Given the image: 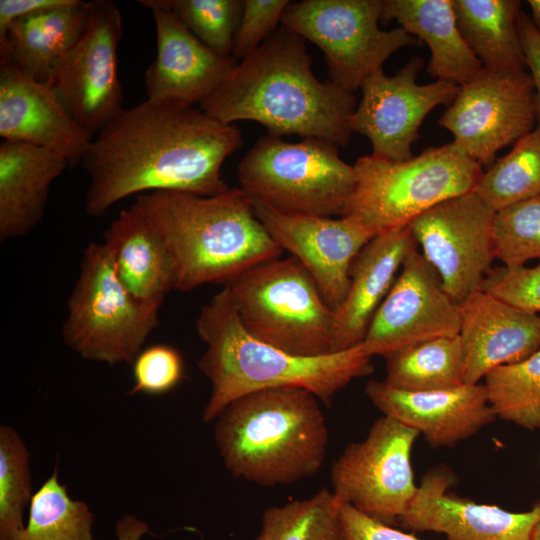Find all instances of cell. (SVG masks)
Returning <instances> with one entry per match:
<instances>
[{
	"instance_id": "cell-1",
	"label": "cell",
	"mask_w": 540,
	"mask_h": 540,
	"mask_svg": "<svg viewBox=\"0 0 540 540\" xmlns=\"http://www.w3.org/2000/svg\"><path fill=\"white\" fill-rule=\"evenodd\" d=\"M242 145L236 125L199 106L146 99L124 108L94 136L81 160L89 176L85 211L100 217L129 196L154 191L223 193L230 187L222 165Z\"/></svg>"
},
{
	"instance_id": "cell-2",
	"label": "cell",
	"mask_w": 540,
	"mask_h": 540,
	"mask_svg": "<svg viewBox=\"0 0 540 540\" xmlns=\"http://www.w3.org/2000/svg\"><path fill=\"white\" fill-rule=\"evenodd\" d=\"M357 104L354 93L315 77L306 40L281 25L199 107L225 124L255 121L271 135L319 138L346 147Z\"/></svg>"
},
{
	"instance_id": "cell-3",
	"label": "cell",
	"mask_w": 540,
	"mask_h": 540,
	"mask_svg": "<svg viewBox=\"0 0 540 540\" xmlns=\"http://www.w3.org/2000/svg\"><path fill=\"white\" fill-rule=\"evenodd\" d=\"M195 328L206 344L198 367L211 384L202 411L206 423L234 400L265 389L303 388L329 404L353 380L373 371L372 357L362 343L328 355L303 357L257 340L242 327L227 287L201 308Z\"/></svg>"
},
{
	"instance_id": "cell-4",
	"label": "cell",
	"mask_w": 540,
	"mask_h": 540,
	"mask_svg": "<svg viewBox=\"0 0 540 540\" xmlns=\"http://www.w3.org/2000/svg\"><path fill=\"white\" fill-rule=\"evenodd\" d=\"M134 204L165 240L178 291L207 283L224 286L283 252L241 188L213 196L154 191L136 196Z\"/></svg>"
},
{
	"instance_id": "cell-5",
	"label": "cell",
	"mask_w": 540,
	"mask_h": 540,
	"mask_svg": "<svg viewBox=\"0 0 540 540\" xmlns=\"http://www.w3.org/2000/svg\"><path fill=\"white\" fill-rule=\"evenodd\" d=\"M214 442L232 476L274 487L319 472L329 431L313 393L297 387L273 388L227 405L215 419Z\"/></svg>"
},
{
	"instance_id": "cell-6",
	"label": "cell",
	"mask_w": 540,
	"mask_h": 540,
	"mask_svg": "<svg viewBox=\"0 0 540 540\" xmlns=\"http://www.w3.org/2000/svg\"><path fill=\"white\" fill-rule=\"evenodd\" d=\"M354 168L356 185L342 217L374 236L406 227L433 206L474 191L483 174L482 166L453 142L405 161L363 156Z\"/></svg>"
},
{
	"instance_id": "cell-7",
	"label": "cell",
	"mask_w": 540,
	"mask_h": 540,
	"mask_svg": "<svg viewBox=\"0 0 540 540\" xmlns=\"http://www.w3.org/2000/svg\"><path fill=\"white\" fill-rule=\"evenodd\" d=\"M244 330L289 354L317 357L334 352V311L295 257L273 259L227 284Z\"/></svg>"
},
{
	"instance_id": "cell-8",
	"label": "cell",
	"mask_w": 540,
	"mask_h": 540,
	"mask_svg": "<svg viewBox=\"0 0 540 540\" xmlns=\"http://www.w3.org/2000/svg\"><path fill=\"white\" fill-rule=\"evenodd\" d=\"M240 188L250 197L288 214L344 215L356 185L354 165L339 147L319 138L297 143L267 134L237 168Z\"/></svg>"
},
{
	"instance_id": "cell-9",
	"label": "cell",
	"mask_w": 540,
	"mask_h": 540,
	"mask_svg": "<svg viewBox=\"0 0 540 540\" xmlns=\"http://www.w3.org/2000/svg\"><path fill=\"white\" fill-rule=\"evenodd\" d=\"M162 304L134 298L118 279L108 246L89 243L67 301L64 343L85 360L133 364L159 326Z\"/></svg>"
},
{
	"instance_id": "cell-10",
	"label": "cell",
	"mask_w": 540,
	"mask_h": 540,
	"mask_svg": "<svg viewBox=\"0 0 540 540\" xmlns=\"http://www.w3.org/2000/svg\"><path fill=\"white\" fill-rule=\"evenodd\" d=\"M383 0H303L286 7L281 25L320 48L330 80L354 93L374 71L420 40L401 27L382 30Z\"/></svg>"
},
{
	"instance_id": "cell-11",
	"label": "cell",
	"mask_w": 540,
	"mask_h": 540,
	"mask_svg": "<svg viewBox=\"0 0 540 540\" xmlns=\"http://www.w3.org/2000/svg\"><path fill=\"white\" fill-rule=\"evenodd\" d=\"M419 436L392 417L375 420L367 436L348 444L332 464L331 491L339 503L384 523L399 520L417 490L411 453Z\"/></svg>"
},
{
	"instance_id": "cell-12",
	"label": "cell",
	"mask_w": 540,
	"mask_h": 540,
	"mask_svg": "<svg viewBox=\"0 0 540 540\" xmlns=\"http://www.w3.org/2000/svg\"><path fill=\"white\" fill-rule=\"evenodd\" d=\"M535 87L526 70L482 67L460 86L438 123L453 143L483 166H491L503 147L536 126Z\"/></svg>"
},
{
	"instance_id": "cell-13",
	"label": "cell",
	"mask_w": 540,
	"mask_h": 540,
	"mask_svg": "<svg viewBox=\"0 0 540 540\" xmlns=\"http://www.w3.org/2000/svg\"><path fill=\"white\" fill-rule=\"evenodd\" d=\"M122 37L118 6L110 0L91 1L82 33L48 81L74 119L94 136L124 109L118 74Z\"/></svg>"
},
{
	"instance_id": "cell-14",
	"label": "cell",
	"mask_w": 540,
	"mask_h": 540,
	"mask_svg": "<svg viewBox=\"0 0 540 540\" xmlns=\"http://www.w3.org/2000/svg\"><path fill=\"white\" fill-rule=\"evenodd\" d=\"M495 214L472 191L433 206L408 225L442 288L458 304L480 289L492 269Z\"/></svg>"
},
{
	"instance_id": "cell-15",
	"label": "cell",
	"mask_w": 540,
	"mask_h": 540,
	"mask_svg": "<svg viewBox=\"0 0 540 540\" xmlns=\"http://www.w3.org/2000/svg\"><path fill=\"white\" fill-rule=\"evenodd\" d=\"M423 65L420 56H413L396 74L388 76L380 68L362 84V98L349 125L352 133L370 140L372 155L391 161L411 159L425 117L439 105L448 107L457 96L460 86L450 81L419 84Z\"/></svg>"
},
{
	"instance_id": "cell-16",
	"label": "cell",
	"mask_w": 540,
	"mask_h": 540,
	"mask_svg": "<svg viewBox=\"0 0 540 540\" xmlns=\"http://www.w3.org/2000/svg\"><path fill=\"white\" fill-rule=\"evenodd\" d=\"M459 330V304L444 291L437 272L417 248L404 260L362 345L371 357L385 358L423 341L459 335Z\"/></svg>"
},
{
	"instance_id": "cell-17",
	"label": "cell",
	"mask_w": 540,
	"mask_h": 540,
	"mask_svg": "<svg viewBox=\"0 0 540 540\" xmlns=\"http://www.w3.org/2000/svg\"><path fill=\"white\" fill-rule=\"evenodd\" d=\"M250 200L271 238L300 261L327 305L336 310L349 290L353 262L374 234L350 217L288 214L258 199Z\"/></svg>"
},
{
	"instance_id": "cell-18",
	"label": "cell",
	"mask_w": 540,
	"mask_h": 540,
	"mask_svg": "<svg viewBox=\"0 0 540 540\" xmlns=\"http://www.w3.org/2000/svg\"><path fill=\"white\" fill-rule=\"evenodd\" d=\"M454 482L453 472L445 466L428 471L398 520L401 525L416 532L442 533L449 540H532L540 501L528 511L512 512L457 496L451 491Z\"/></svg>"
},
{
	"instance_id": "cell-19",
	"label": "cell",
	"mask_w": 540,
	"mask_h": 540,
	"mask_svg": "<svg viewBox=\"0 0 540 540\" xmlns=\"http://www.w3.org/2000/svg\"><path fill=\"white\" fill-rule=\"evenodd\" d=\"M0 136L81 163L94 135L69 113L49 82H41L10 62H0Z\"/></svg>"
},
{
	"instance_id": "cell-20",
	"label": "cell",
	"mask_w": 540,
	"mask_h": 540,
	"mask_svg": "<svg viewBox=\"0 0 540 540\" xmlns=\"http://www.w3.org/2000/svg\"><path fill=\"white\" fill-rule=\"evenodd\" d=\"M365 393L383 415L416 430L433 447H454L497 418L481 383L411 392L370 380Z\"/></svg>"
},
{
	"instance_id": "cell-21",
	"label": "cell",
	"mask_w": 540,
	"mask_h": 540,
	"mask_svg": "<svg viewBox=\"0 0 540 540\" xmlns=\"http://www.w3.org/2000/svg\"><path fill=\"white\" fill-rule=\"evenodd\" d=\"M151 11L156 56L144 75L147 99L199 106L224 83L239 61L214 52L171 12Z\"/></svg>"
},
{
	"instance_id": "cell-22",
	"label": "cell",
	"mask_w": 540,
	"mask_h": 540,
	"mask_svg": "<svg viewBox=\"0 0 540 540\" xmlns=\"http://www.w3.org/2000/svg\"><path fill=\"white\" fill-rule=\"evenodd\" d=\"M464 384L540 349V316L481 289L459 303Z\"/></svg>"
},
{
	"instance_id": "cell-23",
	"label": "cell",
	"mask_w": 540,
	"mask_h": 540,
	"mask_svg": "<svg viewBox=\"0 0 540 540\" xmlns=\"http://www.w3.org/2000/svg\"><path fill=\"white\" fill-rule=\"evenodd\" d=\"M418 244L408 226L372 238L351 268L347 295L334 310V352L361 344L408 254Z\"/></svg>"
},
{
	"instance_id": "cell-24",
	"label": "cell",
	"mask_w": 540,
	"mask_h": 540,
	"mask_svg": "<svg viewBox=\"0 0 540 540\" xmlns=\"http://www.w3.org/2000/svg\"><path fill=\"white\" fill-rule=\"evenodd\" d=\"M69 166L61 155L24 142L0 144V240L28 234L43 218L52 183Z\"/></svg>"
},
{
	"instance_id": "cell-25",
	"label": "cell",
	"mask_w": 540,
	"mask_h": 540,
	"mask_svg": "<svg viewBox=\"0 0 540 540\" xmlns=\"http://www.w3.org/2000/svg\"><path fill=\"white\" fill-rule=\"evenodd\" d=\"M116 275L142 302L163 303L175 286V264L159 232L133 204L120 211L104 232Z\"/></svg>"
},
{
	"instance_id": "cell-26",
	"label": "cell",
	"mask_w": 540,
	"mask_h": 540,
	"mask_svg": "<svg viewBox=\"0 0 540 540\" xmlns=\"http://www.w3.org/2000/svg\"><path fill=\"white\" fill-rule=\"evenodd\" d=\"M392 20L428 45L427 72L436 80L461 86L483 67L460 34L453 0H383L380 22Z\"/></svg>"
},
{
	"instance_id": "cell-27",
	"label": "cell",
	"mask_w": 540,
	"mask_h": 540,
	"mask_svg": "<svg viewBox=\"0 0 540 540\" xmlns=\"http://www.w3.org/2000/svg\"><path fill=\"white\" fill-rule=\"evenodd\" d=\"M90 7L91 1L71 0L15 20L0 46V62L48 82L57 62L82 33Z\"/></svg>"
},
{
	"instance_id": "cell-28",
	"label": "cell",
	"mask_w": 540,
	"mask_h": 540,
	"mask_svg": "<svg viewBox=\"0 0 540 540\" xmlns=\"http://www.w3.org/2000/svg\"><path fill=\"white\" fill-rule=\"evenodd\" d=\"M457 27L483 67L526 70L518 31L519 0H453Z\"/></svg>"
},
{
	"instance_id": "cell-29",
	"label": "cell",
	"mask_w": 540,
	"mask_h": 540,
	"mask_svg": "<svg viewBox=\"0 0 540 540\" xmlns=\"http://www.w3.org/2000/svg\"><path fill=\"white\" fill-rule=\"evenodd\" d=\"M385 359L384 381L398 390L431 391L464 384L463 349L459 335L423 341Z\"/></svg>"
},
{
	"instance_id": "cell-30",
	"label": "cell",
	"mask_w": 540,
	"mask_h": 540,
	"mask_svg": "<svg viewBox=\"0 0 540 540\" xmlns=\"http://www.w3.org/2000/svg\"><path fill=\"white\" fill-rule=\"evenodd\" d=\"M474 192L494 211L540 195V122L483 171Z\"/></svg>"
},
{
	"instance_id": "cell-31",
	"label": "cell",
	"mask_w": 540,
	"mask_h": 540,
	"mask_svg": "<svg viewBox=\"0 0 540 540\" xmlns=\"http://www.w3.org/2000/svg\"><path fill=\"white\" fill-rule=\"evenodd\" d=\"M341 504L328 488L267 508L255 540H345Z\"/></svg>"
},
{
	"instance_id": "cell-32",
	"label": "cell",
	"mask_w": 540,
	"mask_h": 540,
	"mask_svg": "<svg viewBox=\"0 0 540 540\" xmlns=\"http://www.w3.org/2000/svg\"><path fill=\"white\" fill-rule=\"evenodd\" d=\"M29 505L28 523L17 540H98L93 513L84 501L70 498L57 466Z\"/></svg>"
},
{
	"instance_id": "cell-33",
	"label": "cell",
	"mask_w": 540,
	"mask_h": 540,
	"mask_svg": "<svg viewBox=\"0 0 540 540\" xmlns=\"http://www.w3.org/2000/svg\"><path fill=\"white\" fill-rule=\"evenodd\" d=\"M483 380L496 417L527 430L540 429V349L491 370Z\"/></svg>"
},
{
	"instance_id": "cell-34",
	"label": "cell",
	"mask_w": 540,
	"mask_h": 540,
	"mask_svg": "<svg viewBox=\"0 0 540 540\" xmlns=\"http://www.w3.org/2000/svg\"><path fill=\"white\" fill-rule=\"evenodd\" d=\"M28 448L11 426H0V540H17L32 495Z\"/></svg>"
},
{
	"instance_id": "cell-35",
	"label": "cell",
	"mask_w": 540,
	"mask_h": 540,
	"mask_svg": "<svg viewBox=\"0 0 540 540\" xmlns=\"http://www.w3.org/2000/svg\"><path fill=\"white\" fill-rule=\"evenodd\" d=\"M139 3L150 10L171 12L214 52L232 55L244 0H140Z\"/></svg>"
},
{
	"instance_id": "cell-36",
	"label": "cell",
	"mask_w": 540,
	"mask_h": 540,
	"mask_svg": "<svg viewBox=\"0 0 540 540\" xmlns=\"http://www.w3.org/2000/svg\"><path fill=\"white\" fill-rule=\"evenodd\" d=\"M495 259L509 268L540 260V195L496 211Z\"/></svg>"
},
{
	"instance_id": "cell-37",
	"label": "cell",
	"mask_w": 540,
	"mask_h": 540,
	"mask_svg": "<svg viewBox=\"0 0 540 540\" xmlns=\"http://www.w3.org/2000/svg\"><path fill=\"white\" fill-rule=\"evenodd\" d=\"M134 385L128 394L162 395L174 389L183 376L181 354L169 345L157 344L142 350L133 364Z\"/></svg>"
},
{
	"instance_id": "cell-38",
	"label": "cell",
	"mask_w": 540,
	"mask_h": 540,
	"mask_svg": "<svg viewBox=\"0 0 540 540\" xmlns=\"http://www.w3.org/2000/svg\"><path fill=\"white\" fill-rule=\"evenodd\" d=\"M481 290L523 310L540 313V263L533 267L492 268Z\"/></svg>"
},
{
	"instance_id": "cell-39",
	"label": "cell",
	"mask_w": 540,
	"mask_h": 540,
	"mask_svg": "<svg viewBox=\"0 0 540 540\" xmlns=\"http://www.w3.org/2000/svg\"><path fill=\"white\" fill-rule=\"evenodd\" d=\"M288 0H244V8L234 37L232 56L241 61L269 38L281 23Z\"/></svg>"
},
{
	"instance_id": "cell-40",
	"label": "cell",
	"mask_w": 540,
	"mask_h": 540,
	"mask_svg": "<svg viewBox=\"0 0 540 540\" xmlns=\"http://www.w3.org/2000/svg\"><path fill=\"white\" fill-rule=\"evenodd\" d=\"M340 515L345 540H421L412 534L394 529L348 504H341Z\"/></svg>"
},
{
	"instance_id": "cell-41",
	"label": "cell",
	"mask_w": 540,
	"mask_h": 540,
	"mask_svg": "<svg viewBox=\"0 0 540 540\" xmlns=\"http://www.w3.org/2000/svg\"><path fill=\"white\" fill-rule=\"evenodd\" d=\"M518 31L526 60L535 87L537 123L540 122V33L524 11L518 18Z\"/></svg>"
},
{
	"instance_id": "cell-42",
	"label": "cell",
	"mask_w": 540,
	"mask_h": 540,
	"mask_svg": "<svg viewBox=\"0 0 540 540\" xmlns=\"http://www.w3.org/2000/svg\"><path fill=\"white\" fill-rule=\"evenodd\" d=\"M71 0H0V46L4 44L10 25L17 19Z\"/></svg>"
},
{
	"instance_id": "cell-43",
	"label": "cell",
	"mask_w": 540,
	"mask_h": 540,
	"mask_svg": "<svg viewBox=\"0 0 540 540\" xmlns=\"http://www.w3.org/2000/svg\"><path fill=\"white\" fill-rule=\"evenodd\" d=\"M149 532L148 524L132 514H125L115 525L118 540H141Z\"/></svg>"
},
{
	"instance_id": "cell-44",
	"label": "cell",
	"mask_w": 540,
	"mask_h": 540,
	"mask_svg": "<svg viewBox=\"0 0 540 540\" xmlns=\"http://www.w3.org/2000/svg\"><path fill=\"white\" fill-rule=\"evenodd\" d=\"M527 4L531 10V21L540 33V0H528Z\"/></svg>"
},
{
	"instance_id": "cell-45",
	"label": "cell",
	"mask_w": 540,
	"mask_h": 540,
	"mask_svg": "<svg viewBox=\"0 0 540 540\" xmlns=\"http://www.w3.org/2000/svg\"><path fill=\"white\" fill-rule=\"evenodd\" d=\"M532 540H540V519L536 523L533 533H532Z\"/></svg>"
}]
</instances>
